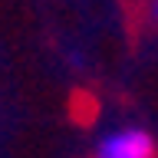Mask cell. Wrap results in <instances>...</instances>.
<instances>
[{"label":"cell","instance_id":"6da1fadb","mask_svg":"<svg viewBox=\"0 0 158 158\" xmlns=\"http://www.w3.org/2000/svg\"><path fill=\"white\" fill-rule=\"evenodd\" d=\"M155 138L142 128H122L115 135H106L96 148V158H152Z\"/></svg>","mask_w":158,"mask_h":158},{"label":"cell","instance_id":"7a4b0ae2","mask_svg":"<svg viewBox=\"0 0 158 158\" xmlns=\"http://www.w3.org/2000/svg\"><path fill=\"white\" fill-rule=\"evenodd\" d=\"M148 10H152V17L158 20V0H152V7H148Z\"/></svg>","mask_w":158,"mask_h":158}]
</instances>
